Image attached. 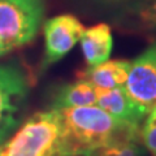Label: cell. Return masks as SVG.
I'll return each mask as SVG.
<instances>
[{"instance_id": "1", "label": "cell", "mask_w": 156, "mask_h": 156, "mask_svg": "<svg viewBox=\"0 0 156 156\" xmlns=\"http://www.w3.org/2000/svg\"><path fill=\"white\" fill-rule=\"evenodd\" d=\"M69 156H87L105 146L134 140L139 142L140 129L108 115L98 105L57 109Z\"/></svg>"}, {"instance_id": "2", "label": "cell", "mask_w": 156, "mask_h": 156, "mask_svg": "<svg viewBox=\"0 0 156 156\" xmlns=\"http://www.w3.org/2000/svg\"><path fill=\"white\" fill-rule=\"evenodd\" d=\"M0 156H69L58 111L29 116L0 143Z\"/></svg>"}, {"instance_id": "3", "label": "cell", "mask_w": 156, "mask_h": 156, "mask_svg": "<svg viewBox=\"0 0 156 156\" xmlns=\"http://www.w3.org/2000/svg\"><path fill=\"white\" fill-rule=\"evenodd\" d=\"M43 14V0H0V38L9 51L37 37Z\"/></svg>"}, {"instance_id": "4", "label": "cell", "mask_w": 156, "mask_h": 156, "mask_svg": "<svg viewBox=\"0 0 156 156\" xmlns=\"http://www.w3.org/2000/svg\"><path fill=\"white\" fill-rule=\"evenodd\" d=\"M30 81L26 72L16 64H0V143L21 124Z\"/></svg>"}, {"instance_id": "5", "label": "cell", "mask_w": 156, "mask_h": 156, "mask_svg": "<svg viewBox=\"0 0 156 156\" xmlns=\"http://www.w3.org/2000/svg\"><path fill=\"white\" fill-rule=\"evenodd\" d=\"M124 89L146 116L156 108V43L131 61Z\"/></svg>"}, {"instance_id": "6", "label": "cell", "mask_w": 156, "mask_h": 156, "mask_svg": "<svg viewBox=\"0 0 156 156\" xmlns=\"http://www.w3.org/2000/svg\"><path fill=\"white\" fill-rule=\"evenodd\" d=\"M85 26L73 14H58L48 18L44 22V56L42 60V69L61 60L68 55L81 39Z\"/></svg>"}, {"instance_id": "7", "label": "cell", "mask_w": 156, "mask_h": 156, "mask_svg": "<svg viewBox=\"0 0 156 156\" xmlns=\"http://www.w3.org/2000/svg\"><path fill=\"white\" fill-rule=\"evenodd\" d=\"M131 61L124 58L105 60L94 66H87L77 73V78L87 81L95 91L112 90L125 85Z\"/></svg>"}, {"instance_id": "8", "label": "cell", "mask_w": 156, "mask_h": 156, "mask_svg": "<svg viewBox=\"0 0 156 156\" xmlns=\"http://www.w3.org/2000/svg\"><path fill=\"white\" fill-rule=\"evenodd\" d=\"M95 105L105 111L115 119L138 126V128H142L144 120L147 119V116L131 101L124 86L112 90L96 91Z\"/></svg>"}, {"instance_id": "9", "label": "cell", "mask_w": 156, "mask_h": 156, "mask_svg": "<svg viewBox=\"0 0 156 156\" xmlns=\"http://www.w3.org/2000/svg\"><path fill=\"white\" fill-rule=\"evenodd\" d=\"M80 43L87 66H94L108 60L113 48V37L109 25L96 23L85 29Z\"/></svg>"}, {"instance_id": "10", "label": "cell", "mask_w": 156, "mask_h": 156, "mask_svg": "<svg viewBox=\"0 0 156 156\" xmlns=\"http://www.w3.org/2000/svg\"><path fill=\"white\" fill-rule=\"evenodd\" d=\"M116 23L130 31L156 33V0H139L119 8Z\"/></svg>"}, {"instance_id": "11", "label": "cell", "mask_w": 156, "mask_h": 156, "mask_svg": "<svg viewBox=\"0 0 156 156\" xmlns=\"http://www.w3.org/2000/svg\"><path fill=\"white\" fill-rule=\"evenodd\" d=\"M96 104V91L87 81L78 80L72 83L61 86L56 91L52 109L73 108V107H86Z\"/></svg>"}, {"instance_id": "12", "label": "cell", "mask_w": 156, "mask_h": 156, "mask_svg": "<svg viewBox=\"0 0 156 156\" xmlns=\"http://www.w3.org/2000/svg\"><path fill=\"white\" fill-rule=\"evenodd\" d=\"M87 156H144V150L139 146V142L126 140L101 147Z\"/></svg>"}, {"instance_id": "13", "label": "cell", "mask_w": 156, "mask_h": 156, "mask_svg": "<svg viewBox=\"0 0 156 156\" xmlns=\"http://www.w3.org/2000/svg\"><path fill=\"white\" fill-rule=\"evenodd\" d=\"M140 139L152 156H156V108L144 120L140 129Z\"/></svg>"}, {"instance_id": "14", "label": "cell", "mask_w": 156, "mask_h": 156, "mask_svg": "<svg viewBox=\"0 0 156 156\" xmlns=\"http://www.w3.org/2000/svg\"><path fill=\"white\" fill-rule=\"evenodd\" d=\"M100 3L105 4L107 7H116V8H121L124 5H128V4L139 2V0H99Z\"/></svg>"}, {"instance_id": "15", "label": "cell", "mask_w": 156, "mask_h": 156, "mask_svg": "<svg viewBox=\"0 0 156 156\" xmlns=\"http://www.w3.org/2000/svg\"><path fill=\"white\" fill-rule=\"evenodd\" d=\"M7 52H9V48L7 47V44L3 42V39L0 38V56H3V55H5Z\"/></svg>"}]
</instances>
